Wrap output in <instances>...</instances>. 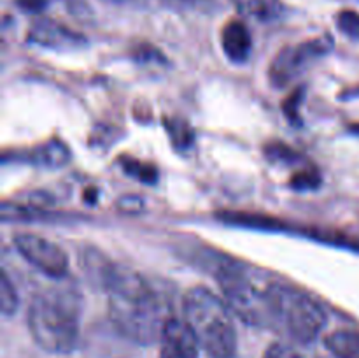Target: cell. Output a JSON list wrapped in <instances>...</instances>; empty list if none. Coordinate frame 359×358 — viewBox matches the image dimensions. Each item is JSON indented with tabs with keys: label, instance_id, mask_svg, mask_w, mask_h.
Instances as JSON below:
<instances>
[{
	"label": "cell",
	"instance_id": "obj_1",
	"mask_svg": "<svg viewBox=\"0 0 359 358\" xmlns=\"http://www.w3.org/2000/svg\"><path fill=\"white\" fill-rule=\"evenodd\" d=\"M104 290L111 321L121 336L144 346L160 343L170 316L163 300L139 274L114 265Z\"/></svg>",
	"mask_w": 359,
	"mask_h": 358
},
{
	"label": "cell",
	"instance_id": "obj_2",
	"mask_svg": "<svg viewBox=\"0 0 359 358\" xmlns=\"http://www.w3.org/2000/svg\"><path fill=\"white\" fill-rule=\"evenodd\" d=\"M28 329L48 353H70L79 339V302L70 291L37 293L28 307Z\"/></svg>",
	"mask_w": 359,
	"mask_h": 358
},
{
	"label": "cell",
	"instance_id": "obj_3",
	"mask_svg": "<svg viewBox=\"0 0 359 358\" xmlns=\"http://www.w3.org/2000/svg\"><path fill=\"white\" fill-rule=\"evenodd\" d=\"M184 321L195 333L200 347L212 358H233L237 353V333L230 307L205 286L188 290L182 300Z\"/></svg>",
	"mask_w": 359,
	"mask_h": 358
},
{
	"label": "cell",
	"instance_id": "obj_4",
	"mask_svg": "<svg viewBox=\"0 0 359 358\" xmlns=\"http://www.w3.org/2000/svg\"><path fill=\"white\" fill-rule=\"evenodd\" d=\"M273 330H280L300 344L314 343L326 325V312L305 291L283 283H269Z\"/></svg>",
	"mask_w": 359,
	"mask_h": 358
},
{
	"label": "cell",
	"instance_id": "obj_5",
	"mask_svg": "<svg viewBox=\"0 0 359 358\" xmlns=\"http://www.w3.org/2000/svg\"><path fill=\"white\" fill-rule=\"evenodd\" d=\"M216 279L226 305L233 314L251 326L273 329V311L269 284L259 286L237 263H219Z\"/></svg>",
	"mask_w": 359,
	"mask_h": 358
},
{
	"label": "cell",
	"instance_id": "obj_6",
	"mask_svg": "<svg viewBox=\"0 0 359 358\" xmlns=\"http://www.w3.org/2000/svg\"><path fill=\"white\" fill-rule=\"evenodd\" d=\"M333 48V41L330 37H318L312 41L300 42V44L287 46L280 49L270 65L269 77L273 86H287L291 81L300 77L312 63L326 55Z\"/></svg>",
	"mask_w": 359,
	"mask_h": 358
},
{
	"label": "cell",
	"instance_id": "obj_7",
	"mask_svg": "<svg viewBox=\"0 0 359 358\" xmlns=\"http://www.w3.org/2000/svg\"><path fill=\"white\" fill-rule=\"evenodd\" d=\"M16 251L42 274L49 277H63L69 269L65 251L55 242L37 234H16L13 237Z\"/></svg>",
	"mask_w": 359,
	"mask_h": 358
},
{
	"label": "cell",
	"instance_id": "obj_8",
	"mask_svg": "<svg viewBox=\"0 0 359 358\" xmlns=\"http://www.w3.org/2000/svg\"><path fill=\"white\" fill-rule=\"evenodd\" d=\"M160 346L158 358H198L200 344L184 319H168Z\"/></svg>",
	"mask_w": 359,
	"mask_h": 358
},
{
	"label": "cell",
	"instance_id": "obj_9",
	"mask_svg": "<svg viewBox=\"0 0 359 358\" xmlns=\"http://www.w3.org/2000/svg\"><path fill=\"white\" fill-rule=\"evenodd\" d=\"M28 41L49 49H76L86 44L83 35L51 20L35 21L28 32Z\"/></svg>",
	"mask_w": 359,
	"mask_h": 358
},
{
	"label": "cell",
	"instance_id": "obj_10",
	"mask_svg": "<svg viewBox=\"0 0 359 358\" xmlns=\"http://www.w3.org/2000/svg\"><path fill=\"white\" fill-rule=\"evenodd\" d=\"M221 46L223 51L231 62L244 63L251 55L252 41L248 27L242 21L233 20L226 23V27L221 32Z\"/></svg>",
	"mask_w": 359,
	"mask_h": 358
},
{
	"label": "cell",
	"instance_id": "obj_11",
	"mask_svg": "<svg viewBox=\"0 0 359 358\" xmlns=\"http://www.w3.org/2000/svg\"><path fill=\"white\" fill-rule=\"evenodd\" d=\"M325 346L337 358H359V332L337 330L325 337Z\"/></svg>",
	"mask_w": 359,
	"mask_h": 358
},
{
	"label": "cell",
	"instance_id": "obj_12",
	"mask_svg": "<svg viewBox=\"0 0 359 358\" xmlns=\"http://www.w3.org/2000/svg\"><path fill=\"white\" fill-rule=\"evenodd\" d=\"M69 147H67L60 139L49 140V142L42 144L37 150L32 151V160L37 165H41V167H63V165L69 161Z\"/></svg>",
	"mask_w": 359,
	"mask_h": 358
},
{
	"label": "cell",
	"instance_id": "obj_13",
	"mask_svg": "<svg viewBox=\"0 0 359 358\" xmlns=\"http://www.w3.org/2000/svg\"><path fill=\"white\" fill-rule=\"evenodd\" d=\"M233 4L244 16L259 21H272L283 13L280 0H233Z\"/></svg>",
	"mask_w": 359,
	"mask_h": 358
},
{
	"label": "cell",
	"instance_id": "obj_14",
	"mask_svg": "<svg viewBox=\"0 0 359 358\" xmlns=\"http://www.w3.org/2000/svg\"><path fill=\"white\" fill-rule=\"evenodd\" d=\"M165 128H167L174 146L179 147V150H186L195 140V133H193L191 126L186 121H182V119L165 118Z\"/></svg>",
	"mask_w": 359,
	"mask_h": 358
},
{
	"label": "cell",
	"instance_id": "obj_15",
	"mask_svg": "<svg viewBox=\"0 0 359 358\" xmlns=\"http://www.w3.org/2000/svg\"><path fill=\"white\" fill-rule=\"evenodd\" d=\"M123 171L128 175L135 178L137 181H142L146 185H154L158 181V168L151 164H144V161L135 160V158H121Z\"/></svg>",
	"mask_w": 359,
	"mask_h": 358
},
{
	"label": "cell",
	"instance_id": "obj_16",
	"mask_svg": "<svg viewBox=\"0 0 359 358\" xmlns=\"http://www.w3.org/2000/svg\"><path fill=\"white\" fill-rule=\"evenodd\" d=\"M18 304H20V298H18L16 288H14L9 274L6 270H2V277H0V309H2V314H14V311L18 309Z\"/></svg>",
	"mask_w": 359,
	"mask_h": 358
},
{
	"label": "cell",
	"instance_id": "obj_17",
	"mask_svg": "<svg viewBox=\"0 0 359 358\" xmlns=\"http://www.w3.org/2000/svg\"><path fill=\"white\" fill-rule=\"evenodd\" d=\"M321 185V178H319L316 168H304V171L297 172L291 178V188L298 190V192H305V190H314Z\"/></svg>",
	"mask_w": 359,
	"mask_h": 358
},
{
	"label": "cell",
	"instance_id": "obj_18",
	"mask_svg": "<svg viewBox=\"0 0 359 358\" xmlns=\"http://www.w3.org/2000/svg\"><path fill=\"white\" fill-rule=\"evenodd\" d=\"M337 25L344 35L359 41V13L356 11H342L337 16Z\"/></svg>",
	"mask_w": 359,
	"mask_h": 358
},
{
	"label": "cell",
	"instance_id": "obj_19",
	"mask_svg": "<svg viewBox=\"0 0 359 358\" xmlns=\"http://www.w3.org/2000/svg\"><path fill=\"white\" fill-rule=\"evenodd\" d=\"M302 97H304V90H297L286 102H284V114L290 118V121H293V125H300V102Z\"/></svg>",
	"mask_w": 359,
	"mask_h": 358
},
{
	"label": "cell",
	"instance_id": "obj_20",
	"mask_svg": "<svg viewBox=\"0 0 359 358\" xmlns=\"http://www.w3.org/2000/svg\"><path fill=\"white\" fill-rule=\"evenodd\" d=\"M174 9H210L214 0H161Z\"/></svg>",
	"mask_w": 359,
	"mask_h": 358
},
{
	"label": "cell",
	"instance_id": "obj_21",
	"mask_svg": "<svg viewBox=\"0 0 359 358\" xmlns=\"http://www.w3.org/2000/svg\"><path fill=\"white\" fill-rule=\"evenodd\" d=\"M263 358H302L297 353V350H293L287 344H272V346L266 350L265 357Z\"/></svg>",
	"mask_w": 359,
	"mask_h": 358
},
{
	"label": "cell",
	"instance_id": "obj_22",
	"mask_svg": "<svg viewBox=\"0 0 359 358\" xmlns=\"http://www.w3.org/2000/svg\"><path fill=\"white\" fill-rule=\"evenodd\" d=\"M16 4L25 13H41L48 7L49 0H16Z\"/></svg>",
	"mask_w": 359,
	"mask_h": 358
},
{
	"label": "cell",
	"instance_id": "obj_23",
	"mask_svg": "<svg viewBox=\"0 0 359 358\" xmlns=\"http://www.w3.org/2000/svg\"><path fill=\"white\" fill-rule=\"evenodd\" d=\"M107 2L119 4V6H142L146 4V0H107Z\"/></svg>",
	"mask_w": 359,
	"mask_h": 358
},
{
	"label": "cell",
	"instance_id": "obj_24",
	"mask_svg": "<svg viewBox=\"0 0 359 358\" xmlns=\"http://www.w3.org/2000/svg\"><path fill=\"white\" fill-rule=\"evenodd\" d=\"M130 202H132V197H130V199H128V197H126V199L121 202V207H123V206H132V204H130ZM135 204H137V207H128V209H126V211H128V213H130V211H132V209L139 211L140 207H142V200H140V199H137Z\"/></svg>",
	"mask_w": 359,
	"mask_h": 358
},
{
	"label": "cell",
	"instance_id": "obj_25",
	"mask_svg": "<svg viewBox=\"0 0 359 358\" xmlns=\"http://www.w3.org/2000/svg\"><path fill=\"white\" fill-rule=\"evenodd\" d=\"M349 130H351V132H353V133H356V135H359V123H356V125H351Z\"/></svg>",
	"mask_w": 359,
	"mask_h": 358
}]
</instances>
